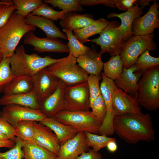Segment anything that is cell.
<instances>
[{
    "mask_svg": "<svg viewBox=\"0 0 159 159\" xmlns=\"http://www.w3.org/2000/svg\"><path fill=\"white\" fill-rule=\"evenodd\" d=\"M109 22L101 18L95 20L91 24L82 29L74 31V35L82 43L90 42L89 38L99 34L107 26Z\"/></svg>",
    "mask_w": 159,
    "mask_h": 159,
    "instance_id": "obj_28",
    "label": "cell"
},
{
    "mask_svg": "<svg viewBox=\"0 0 159 159\" xmlns=\"http://www.w3.org/2000/svg\"><path fill=\"white\" fill-rule=\"evenodd\" d=\"M86 145L87 147H91L95 152L98 151L106 147L108 143L115 139L105 135H98L89 132H85Z\"/></svg>",
    "mask_w": 159,
    "mask_h": 159,
    "instance_id": "obj_32",
    "label": "cell"
},
{
    "mask_svg": "<svg viewBox=\"0 0 159 159\" xmlns=\"http://www.w3.org/2000/svg\"><path fill=\"white\" fill-rule=\"evenodd\" d=\"M115 132L130 144L140 141L150 142L155 139L152 118L148 113H127L115 116L113 121Z\"/></svg>",
    "mask_w": 159,
    "mask_h": 159,
    "instance_id": "obj_1",
    "label": "cell"
},
{
    "mask_svg": "<svg viewBox=\"0 0 159 159\" xmlns=\"http://www.w3.org/2000/svg\"><path fill=\"white\" fill-rule=\"evenodd\" d=\"M14 146L8 150L4 152H0V159H24L22 149L23 141L16 137Z\"/></svg>",
    "mask_w": 159,
    "mask_h": 159,
    "instance_id": "obj_38",
    "label": "cell"
},
{
    "mask_svg": "<svg viewBox=\"0 0 159 159\" xmlns=\"http://www.w3.org/2000/svg\"><path fill=\"white\" fill-rule=\"evenodd\" d=\"M16 77L11 68L9 58H3L0 64V93Z\"/></svg>",
    "mask_w": 159,
    "mask_h": 159,
    "instance_id": "obj_37",
    "label": "cell"
},
{
    "mask_svg": "<svg viewBox=\"0 0 159 159\" xmlns=\"http://www.w3.org/2000/svg\"><path fill=\"white\" fill-rule=\"evenodd\" d=\"M95 20L93 16L90 14L68 13L61 20L60 24L63 29L72 31L83 28L92 23Z\"/></svg>",
    "mask_w": 159,
    "mask_h": 159,
    "instance_id": "obj_25",
    "label": "cell"
},
{
    "mask_svg": "<svg viewBox=\"0 0 159 159\" xmlns=\"http://www.w3.org/2000/svg\"><path fill=\"white\" fill-rule=\"evenodd\" d=\"M0 116L14 127L21 121L40 122L47 117L41 110L16 105L4 106L0 111Z\"/></svg>",
    "mask_w": 159,
    "mask_h": 159,
    "instance_id": "obj_10",
    "label": "cell"
},
{
    "mask_svg": "<svg viewBox=\"0 0 159 159\" xmlns=\"http://www.w3.org/2000/svg\"><path fill=\"white\" fill-rule=\"evenodd\" d=\"M117 22H109L105 28L99 34L97 38L90 40L101 47L100 53H107L112 56L120 55L125 44L122 33Z\"/></svg>",
    "mask_w": 159,
    "mask_h": 159,
    "instance_id": "obj_8",
    "label": "cell"
},
{
    "mask_svg": "<svg viewBox=\"0 0 159 159\" xmlns=\"http://www.w3.org/2000/svg\"><path fill=\"white\" fill-rule=\"evenodd\" d=\"M13 2L16 6L14 12L24 17L32 12L43 2L41 0H13Z\"/></svg>",
    "mask_w": 159,
    "mask_h": 159,
    "instance_id": "obj_34",
    "label": "cell"
},
{
    "mask_svg": "<svg viewBox=\"0 0 159 159\" xmlns=\"http://www.w3.org/2000/svg\"><path fill=\"white\" fill-rule=\"evenodd\" d=\"M39 122L52 131L56 135L60 145L73 138L78 132L71 126L64 124L54 117H46Z\"/></svg>",
    "mask_w": 159,
    "mask_h": 159,
    "instance_id": "obj_24",
    "label": "cell"
},
{
    "mask_svg": "<svg viewBox=\"0 0 159 159\" xmlns=\"http://www.w3.org/2000/svg\"><path fill=\"white\" fill-rule=\"evenodd\" d=\"M35 133L33 140L57 156L60 148L58 138L52 131L39 122L34 121Z\"/></svg>",
    "mask_w": 159,
    "mask_h": 159,
    "instance_id": "obj_17",
    "label": "cell"
},
{
    "mask_svg": "<svg viewBox=\"0 0 159 159\" xmlns=\"http://www.w3.org/2000/svg\"><path fill=\"white\" fill-rule=\"evenodd\" d=\"M152 34L132 36L126 41L120 54L124 68H128L134 64L138 57L145 51H155L156 48Z\"/></svg>",
    "mask_w": 159,
    "mask_h": 159,
    "instance_id": "obj_7",
    "label": "cell"
},
{
    "mask_svg": "<svg viewBox=\"0 0 159 159\" xmlns=\"http://www.w3.org/2000/svg\"><path fill=\"white\" fill-rule=\"evenodd\" d=\"M151 0H138V3L142 6H146L149 4Z\"/></svg>",
    "mask_w": 159,
    "mask_h": 159,
    "instance_id": "obj_47",
    "label": "cell"
},
{
    "mask_svg": "<svg viewBox=\"0 0 159 159\" xmlns=\"http://www.w3.org/2000/svg\"><path fill=\"white\" fill-rule=\"evenodd\" d=\"M48 71L67 85L87 81L89 74L77 64L76 58L71 54L47 67Z\"/></svg>",
    "mask_w": 159,
    "mask_h": 159,
    "instance_id": "obj_6",
    "label": "cell"
},
{
    "mask_svg": "<svg viewBox=\"0 0 159 159\" xmlns=\"http://www.w3.org/2000/svg\"><path fill=\"white\" fill-rule=\"evenodd\" d=\"M91 112L102 122L106 113V106L104 99L101 95L97 97L90 106Z\"/></svg>",
    "mask_w": 159,
    "mask_h": 159,
    "instance_id": "obj_40",
    "label": "cell"
},
{
    "mask_svg": "<svg viewBox=\"0 0 159 159\" xmlns=\"http://www.w3.org/2000/svg\"><path fill=\"white\" fill-rule=\"evenodd\" d=\"M32 78L26 76H16L4 88V95H10L25 94L34 90Z\"/></svg>",
    "mask_w": 159,
    "mask_h": 159,
    "instance_id": "obj_26",
    "label": "cell"
},
{
    "mask_svg": "<svg viewBox=\"0 0 159 159\" xmlns=\"http://www.w3.org/2000/svg\"><path fill=\"white\" fill-rule=\"evenodd\" d=\"M143 13V8L140 7L138 3L125 12L120 14L111 13L107 16V17L108 18L117 17L120 19L121 24L118 28L125 41L133 35L132 26L134 21L140 17Z\"/></svg>",
    "mask_w": 159,
    "mask_h": 159,
    "instance_id": "obj_20",
    "label": "cell"
},
{
    "mask_svg": "<svg viewBox=\"0 0 159 159\" xmlns=\"http://www.w3.org/2000/svg\"><path fill=\"white\" fill-rule=\"evenodd\" d=\"M13 3V1L2 0L0 1V4H11Z\"/></svg>",
    "mask_w": 159,
    "mask_h": 159,
    "instance_id": "obj_49",
    "label": "cell"
},
{
    "mask_svg": "<svg viewBox=\"0 0 159 159\" xmlns=\"http://www.w3.org/2000/svg\"><path fill=\"white\" fill-rule=\"evenodd\" d=\"M159 6L155 1L146 14L134 20L132 26L134 36L152 34L155 29L159 28Z\"/></svg>",
    "mask_w": 159,
    "mask_h": 159,
    "instance_id": "obj_14",
    "label": "cell"
},
{
    "mask_svg": "<svg viewBox=\"0 0 159 159\" xmlns=\"http://www.w3.org/2000/svg\"><path fill=\"white\" fill-rule=\"evenodd\" d=\"M0 131L7 136L10 140L14 141L16 138L15 128L0 116Z\"/></svg>",
    "mask_w": 159,
    "mask_h": 159,
    "instance_id": "obj_42",
    "label": "cell"
},
{
    "mask_svg": "<svg viewBox=\"0 0 159 159\" xmlns=\"http://www.w3.org/2000/svg\"><path fill=\"white\" fill-rule=\"evenodd\" d=\"M124 67L123 62L119 55L112 56L104 63L103 69L105 75L114 81L121 74Z\"/></svg>",
    "mask_w": 159,
    "mask_h": 159,
    "instance_id": "obj_29",
    "label": "cell"
},
{
    "mask_svg": "<svg viewBox=\"0 0 159 159\" xmlns=\"http://www.w3.org/2000/svg\"><path fill=\"white\" fill-rule=\"evenodd\" d=\"M22 149L24 159H55L57 157L33 140L23 141Z\"/></svg>",
    "mask_w": 159,
    "mask_h": 159,
    "instance_id": "obj_27",
    "label": "cell"
},
{
    "mask_svg": "<svg viewBox=\"0 0 159 159\" xmlns=\"http://www.w3.org/2000/svg\"><path fill=\"white\" fill-rule=\"evenodd\" d=\"M134 64L137 71L145 72L150 68L158 66L159 57L151 56L149 54V51L146 50L138 57Z\"/></svg>",
    "mask_w": 159,
    "mask_h": 159,
    "instance_id": "obj_36",
    "label": "cell"
},
{
    "mask_svg": "<svg viewBox=\"0 0 159 159\" xmlns=\"http://www.w3.org/2000/svg\"><path fill=\"white\" fill-rule=\"evenodd\" d=\"M76 159H103L101 154L94 151L92 149L83 152Z\"/></svg>",
    "mask_w": 159,
    "mask_h": 159,
    "instance_id": "obj_44",
    "label": "cell"
},
{
    "mask_svg": "<svg viewBox=\"0 0 159 159\" xmlns=\"http://www.w3.org/2000/svg\"><path fill=\"white\" fill-rule=\"evenodd\" d=\"M23 42L32 46L34 50L38 52L69 53L67 45L63 43L60 39L47 37L39 38L36 36L33 31L28 32L24 35Z\"/></svg>",
    "mask_w": 159,
    "mask_h": 159,
    "instance_id": "obj_12",
    "label": "cell"
},
{
    "mask_svg": "<svg viewBox=\"0 0 159 159\" xmlns=\"http://www.w3.org/2000/svg\"><path fill=\"white\" fill-rule=\"evenodd\" d=\"M62 31L65 34L69 40L67 45L69 51V53L74 57L77 58L85 54L90 49L89 47L85 46L79 41L72 31L65 29H63Z\"/></svg>",
    "mask_w": 159,
    "mask_h": 159,
    "instance_id": "obj_30",
    "label": "cell"
},
{
    "mask_svg": "<svg viewBox=\"0 0 159 159\" xmlns=\"http://www.w3.org/2000/svg\"><path fill=\"white\" fill-rule=\"evenodd\" d=\"M47 67L39 71L32 77L33 90L42 102L55 91L61 81L50 73Z\"/></svg>",
    "mask_w": 159,
    "mask_h": 159,
    "instance_id": "obj_11",
    "label": "cell"
},
{
    "mask_svg": "<svg viewBox=\"0 0 159 159\" xmlns=\"http://www.w3.org/2000/svg\"><path fill=\"white\" fill-rule=\"evenodd\" d=\"M102 79L101 75L90 74L88 75L87 81V82L90 94V106L94 100L101 95L100 81Z\"/></svg>",
    "mask_w": 159,
    "mask_h": 159,
    "instance_id": "obj_39",
    "label": "cell"
},
{
    "mask_svg": "<svg viewBox=\"0 0 159 159\" xmlns=\"http://www.w3.org/2000/svg\"><path fill=\"white\" fill-rule=\"evenodd\" d=\"M59 122L71 126L78 132L99 134L102 122L88 110H64L53 117Z\"/></svg>",
    "mask_w": 159,
    "mask_h": 159,
    "instance_id": "obj_5",
    "label": "cell"
},
{
    "mask_svg": "<svg viewBox=\"0 0 159 159\" xmlns=\"http://www.w3.org/2000/svg\"><path fill=\"white\" fill-rule=\"evenodd\" d=\"M41 103L33 90L25 94L4 95L0 98V106L16 105L40 110Z\"/></svg>",
    "mask_w": 159,
    "mask_h": 159,
    "instance_id": "obj_23",
    "label": "cell"
},
{
    "mask_svg": "<svg viewBox=\"0 0 159 159\" xmlns=\"http://www.w3.org/2000/svg\"><path fill=\"white\" fill-rule=\"evenodd\" d=\"M85 133L78 132L72 138L60 145L57 157L59 159H76L88 150Z\"/></svg>",
    "mask_w": 159,
    "mask_h": 159,
    "instance_id": "obj_16",
    "label": "cell"
},
{
    "mask_svg": "<svg viewBox=\"0 0 159 159\" xmlns=\"http://www.w3.org/2000/svg\"><path fill=\"white\" fill-rule=\"evenodd\" d=\"M144 72L137 71L134 64L128 68L123 67L121 74L114 82L125 93L138 98V83Z\"/></svg>",
    "mask_w": 159,
    "mask_h": 159,
    "instance_id": "obj_15",
    "label": "cell"
},
{
    "mask_svg": "<svg viewBox=\"0 0 159 159\" xmlns=\"http://www.w3.org/2000/svg\"><path fill=\"white\" fill-rule=\"evenodd\" d=\"M106 147L108 150L111 153H114L117 149L118 146L115 138L109 142Z\"/></svg>",
    "mask_w": 159,
    "mask_h": 159,
    "instance_id": "obj_45",
    "label": "cell"
},
{
    "mask_svg": "<svg viewBox=\"0 0 159 159\" xmlns=\"http://www.w3.org/2000/svg\"><path fill=\"white\" fill-rule=\"evenodd\" d=\"M55 159H59V158H58V157H57L56 158H55Z\"/></svg>",
    "mask_w": 159,
    "mask_h": 159,
    "instance_id": "obj_51",
    "label": "cell"
},
{
    "mask_svg": "<svg viewBox=\"0 0 159 159\" xmlns=\"http://www.w3.org/2000/svg\"><path fill=\"white\" fill-rule=\"evenodd\" d=\"M114 1L115 7L120 10L127 11L132 8L134 4L138 3V0H115Z\"/></svg>",
    "mask_w": 159,
    "mask_h": 159,
    "instance_id": "obj_43",
    "label": "cell"
},
{
    "mask_svg": "<svg viewBox=\"0 0 159 159\" xmlns=\"http://www.w3.org/2000/svg\"><path fill=\"white\" fill-rule=\"evenodd\" d=\"M64 110H88L90 94L86 81L66 86L64 92Z\"/></svg>",
    "mask_w": 159,
    "mask_h": 159,
    "instance_id": "obj_9",
    "label": "cell"
},
{
    "mask_svg": "<svg viewBox=\"0 0 159 159\" xmlns=\"http://www.w3.org/2000/svg\"><path fill=\"white\" fill-rule=\"evenodd\" d=\"M15 144L14 141L9 140L6 141H0V148H11Z\"/></svg>",
    "mask_w": 159,
    "mask_h": 159,
    "instance_id": "obj_46",
    "label": "cell"
},
{
    "mask_svg": "<svg viewBox=\"0 0 159 159\" xmlns=\"http://www.w3.org/2000/svg\"><path fill=\"white\" fill-rule=\"evenodd\" d=\"M9 138L0 131V141H4L9 140Z\"/></svg>",
    "mask_w": 159,
    "mask_h": 159,
    "instance_id": "obj_48",
    "label": "cell"
},
{
    "mask_svg": "<svg viewBox=\"0 0 159 159\" xmlns=\"http://www.w3.org/2000/svg\"><path fill=\"white\" fill-rule=\"evenodd\" d=\"M26 24L38 27L46 34L47 37L67 39V36L62 32L53 21L45 17L33 15L31 13L25 17Z\"/></svg>",
    "mask_w": 159,
    "mask_h": 159,
    "instance_id": "obj_21",
    "label": "cell"
},
{
    "mask_svg": "<svg viewBox=\"0 0 159 159\" xmlns=\"http://www.w3.org/2000/svg\"><path fill=\"white\" fill-rule=\"evenodd\" d=\"M43 2L68 13L82 11L83 10L80 0H45Z\"/></svg>",
    "mask_w": 159,
    "mask_h": 159,
    "instance_id": "obj_35",
    "label": "cell"
},
{
    "mask_svg": "<svg viewBox=\"0 0 159 159\" xmlns=\"http://www.w3.org/2000/svg\"><path fill=\"white\" fill-rule=\"evenodd\" d=\"M138 85L137 98L140 105L150 111L159 107V65L145 71Z\"/></svg>",
    "mask_w": 159,
    "mask_h": 159,
    "instance_id": "obj_4",
    "label": "cell"
},
{
    "mask_svg": "<svg viewBox=\"0 0 159 159\" xmlns=\"http://www.w3.org/2000/svg\"><path fill=\"white\" fill-rule=\"evenodd\" d=\"M66 85L62 80L57 89L43 101L40 110L47 117H53L64 110V92Z\"/></svg>",
    "mask_w": 159,
    "mask_h": 159,
    "instance_id": "obj_19",
    "label": "cell"
},
{
    "mask_svg": "<svg viewBox=\"0 0 159 159\" xmlns=\"http://www.w3.org/2000/svg\"><path fill=\"white\" fill-rule=\"evenodd\" d=\"M3 58V57L1 55V54L0 53V64L1 63L2 59Z\"/></svg>",
    "mask_w": 159,
    "mask_h": 159,
    "instance_id": "obj_50",
    "label": "cell"
},
{
    "mask_svg": "<svg viewBox=\"0 0 159 159\" xmlns=\"http://www.w3.org/2000/svg\"><path fill=\"white\" fill-rule=\"evenodd\" d=\"M102 81L100 87L106 106V113L102 122V126L106 128L112 127L115 116L112 103V95L116 86L114 81L107 77L103 72L101 73Z\"/></svg>",
    "mask_w": 159,
    "mask_h": 159,
    "instance_id": "obj_18",
    "label": "cell"
},
{
    "mask_svg": "<svg viewBox=\"0 0 159 159\" xmlns=\"http://www.w3.org/2000/svg\"><path fill=\"white\" fill-rule=\"evenodd\" d=\"M112 103L115 116L127 113L142 114L137 98L117 86L112 94Z\"/></svg>",
    "mask_w": 159,
    "mask_h": 159,
    "instance_id": "obj_13",
    "label": "cell"
},
{
    "mask_svg": "<svg viewBox=\"0 0 159 159\" xmlns=\"http://www.w3.org/2000/svg\"><path fill=\"white\" fill-rule=\"evenodd\" d=\"M36 28L26 24L25 17L14 12L6 24L0 28V53L3 58L12 56L22 38Z\"/></svg>",
    "mask_w": 159,
    "mask_h": 159,
    "instance_id": "obj_2",
    "label": "cell"
},
{
    "mask_svg": "<svg viewBox=\"0 0 159 159\" xmlns=\"http://www.w3.org/2000/svg\"><path fill=\"white\" fill-rule=\"evenodd\" d=\"M16 6L14 3L11 4H0V28L7 23Z\"/></svg>",
    "mask_w": 159,
    "mask_h": 159,
    "instance_id": "obj_41",
    "label": "cell"
},
{
    "mask_svg": "<svg viewBox=\"0 0 159 159\" xmlns=\"http://www.w3.org/2000/svg\"><path fill=\"white\" fill-rule=\"evenodd\" d=\"M67 13H68L64 11L55 10L49 6L47 4L43 2L31 14L33 15L42 16L53 21H56L58 19H62L65 15Z\"/></svg>",
    "mask_w": 159,
    "mask_h": 159,
    "instance_id": "obj_33",
    "label": "cell"
},
{
    "mask_svg": "<svg viewBox=\"0 0 159 159\" xmlns=\"http://www.w3.org/2000/svg\"><path fill=\"white\" fill-rule=\"evenodd\" d=\"M61 58L55 59L49 56L42 57L37 54H27L24 45L16 48L13 55L9 58L12 72L16 76H24L32 77L39 71Z\"/></svg>",
    "mask_w": 159,
    "mask_h": 159,
    "instance_id": "obj_3",
    "label": "cell"
},
{
    "mask_svg": "<svg viewBox=\"0 0 159 159\" xmlns=\"http://www.w3.org/2000/svg\"><path fill=\"white\" fill-rule=\"evenodd\" d=\"M16 130V137L23 141L33 140L35 133L34 121L23 120L17 123L14 127Z\"/></svg>",
    "mask_w": 159,
    "mask_h": 159,
    "instance_id": "obj_31",
    "label": "cell"
},
{
    "mask_svg": "<svg viewBox=\"0 0 159 159\" xmlns=\"http://www.w3.org/2000/svg\"><path fill=\"white\" fill-rule=\"evenodd\" d=\"M85 54L76 58V61L80 66L89 74L101 75L103 69V64L102 59V54L97 53L94 48Z\"/></svg>",
    "mask_w": 159,
    "mask_h": 159,
    "instance_id": "obj_22",
    "label": "cell"
}]
</instances>
